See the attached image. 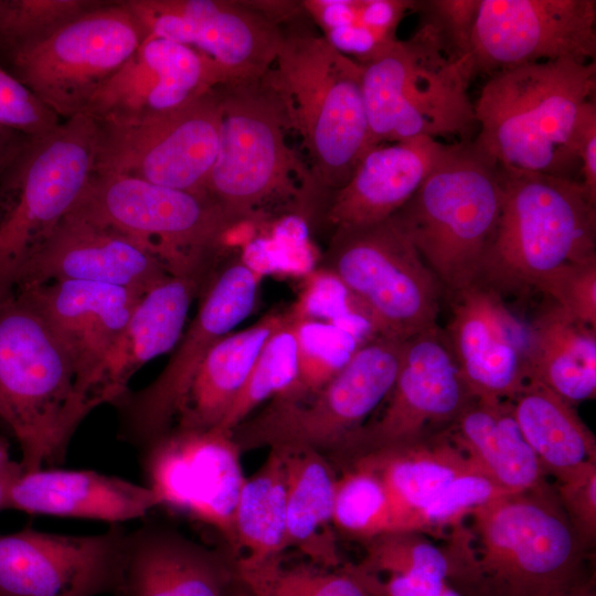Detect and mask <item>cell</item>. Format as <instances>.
I'll use <instances>...</instances> for the list:
<instances>
[{
    "instance_id": "f35d334b",
    "label": "cell",
    "mask_w": 596,
    "mask_h": 596,
    "mask_svg": "<svg viewBox=\"0 0 596 596\" xmlns=\"http://www.w3.org/2000/svg\"><path fill=\"white\" fill-rule=\"evenodd\" d=\"M298 345L294 320H287L263 348L243 390L216 428L232 432L262 403L289 391L298 377Z\"/></svg>"
},
{
    "instance_id": "816d5d0a",
    "label": "cell",
    "mask_w": 596,
    "mask_h": 596,
    "mask_svg": "<svg viewBox=\"0 0 596 596\" xmlns=\"http://www.w3.org/2000/svg\"><path fill=\"white\" fill-rule=\"evenodd\" d=\"M22 470L20 462L10 457L8 439L0 435V511L4 510L9 485Z\"/></svg>"
},
{
    "instance_id": "8fae6325",
    "label": "cell",
    "mask_w": 596,
    "mask_h": 596,
    "mask_svg": "<svg viewBox=\"0 0 596 596\" xmlns=\"http://www.w3.org/2000/svg\"><path fill=\"white\" fill-rule=\"evenodd\" d=\"M142 244L170 273L219 265L235 223L210 196L121 174L94 173L71 211Z\"/></svg>"
},
{
    "instance_id": "9f6ffc18",
    "label": "cell",
    "mask_w": 596,
    "mask_h": 596,
    "mask_svg": "<svg viewBox=\"0 0 596 596\" xmlns=\"http://www.w3.org/2000/svg\"><path fill=\"white\" fill-rule=\"evenodd\" d=\"M230 596H252V595L247 592V593H236V594L232 593Z\"/></svg>"
},
{
    "instance_id": "ac0fdd59",
    "label": "cell",
    "mask_w": 596,
    "mask_h": 596,
    "mask_svg": "<svg viewBox=\"0 0 596 596\" xmlns=\"http://www.w3.org/2000/svg\"><path fill=\"white\" fill-rule=\"evenodd\" d=\"M595 0H480L471 41L473 77L519 65L595 61Z\"/></svg>"
},
{
    "instance_id": "7a4b0ae2",
    "label": "cell",
    "mask_w": 596,
    "mask_h": 596,
    "mask_svg": "<svg viewBox=\"0 0 596 596\" xmlns=\"http://www.w3.org/2000/svg\"><path fill=\"white\" fill-rule=\"evenodd\" d=\"M595 92V61H545L492 73L473 103L472 143L499 169L581 181L576 131Z\"/></svg>"
},
{
    "instance_id": "836d02e7",
    "label": "cell",
    "mask_w": 596,
    "mask_h": 596,
    "mask_svg": "<svg viewBox=\"0 0 596 596\" xmlns=\"http://www.w3.org/2000/svg\"><path fill=\"white\" fill-rule=\"evenodd\" d=\"M525 441L546 472L557 476L596 460V440L574 405L536 382L509 401Z\"/></svg>"
},
{
    "instance_id": "ab89813d",
    "label": "cell",
    "mask_w": 596,
    "mask_h": 596,
    "mask_svg": "<svg viewBox=\"0 0 596 596\" xmlns=\"http://www.w3.org/2000/svg\"><path fill=\"white\" fill-rule=\"evenodd\" d=\"M292 320L298 345V377L289 391L278 396L301 398L328 383L364 344L333 323Z\"/></svg>"
},
{
    "instance_id": "ee69618b",
    "label": "cell",
    "mask_w": 596,
    "mask_h": 596,
    "mask_svg": "<svg viewBox=\"0 0 596 596\" xmlns=\"http://www.w3.org/2000/svg\"><path fill=\"white\" fill-rule=\"evenodd\" d=\"M100 0H0V40L10 52L36 42Z\"/></svg>"
},
{
    "instance_id": "db71d44e",
    "label": "cell",
    "mask_w": 596,
    "mask_h": 596,
    "mask_svg": "<svg viewBox=\"0 0 596 596\" xmlns=\"http://www.w3.org/2000/svg\"><path fill=\"white\" fill-rule=\"evenodd\" d=\"M440 596H464V595L457 592L450 585H448V587L445 589V592Z\"/></svg>"
},
{
    "instance_id": "52a82bcc",
    "label": "cell",
    "mask_w": 596,
    "mask_h": 596,
    "mask_svg": "<svg viewBox=\"0 0 596 596\" xmlns=\"http://www.w3.org/2000/svg\"><path fill=\"white\" fill-rule=\"evenodd\" d=\"M97 125L78 114L11 152L0 175V299L94 174Z\"/></svg>"
},
{
    "instance_id": "f5cc1de1",
    "label": "cell",
    "mask_w": 596,
    "mask_h": 596,
    "mask_svg": "<svg viewBox=\"0 0 596 596\" xmlns=\"http://www.w3.org/2000/svg\"><path fill=\"white\" fill-rule=\"evenodd\" d=\"M557 596H595L590 583Z\"/></svg>"
},
{
    "instance_id": "9c48e42d",
    "label": "cell",
    "mask_w": 596,
    "mask_h": 596,
    "mask_svg": "<svg viewBox=\"0 0 596 596\" xmlns=\"http://www.w3.org/2000/svg\"><path fill=\"white\" fill-rule=\"evenodd\" d=\"M472 78L469 61L449 57L418 30L395 41L362 65L371 148L418 137L470 140L477 127Z\"/></svg>"
},
{
    "instance_id": "f546056e",
    "label": "cell",
    "mask_w": 596,
    "mask_h": 596,
    "mask_svg": "<svg viewBox=\"0 0 596 596\" xmlns=\"http://www.w3.org/2000/svg\"><path fill=\"white\" fill-rule=\"evenodd\" d=\"M445 430L508 492H523L545 483L546 471L521 434L509 401L473 398Z\"/></svg>"
},
{
    "instance_id": "7c38bea8",
    "label": "cell",
    "mask_w": 596,
    "mask_h": 596,
    "mask_svg": "<svg viewBox=\"0 0 596 596\" xmlns=\"http://www.w3.org/2000/svg\"><path fill=\"white\" fill-rule=\"evenodd\" d=\"M323 260L366 308L380 337L406 341L438 327L441 285L393 216L334 228Z\"/></svg>"
},
{
    "instance_id": "681fc988",
    "label": "cell",
    "mask_w": 596,
    "mask_h": 596,
    "mask_svg": "<svg viewBox=\"0 0 596 596\" xmlns=\"http://www.w3.org/2000/svg\"><path fill=\"white\" fill-rule=\"evenodd\" d=\"M576 152L579 161V179L596 202V103L589 100L583 108L576 131Z\"/></svg>"
},
{
    "instance_id": "d590c367",
    "label": "cell",
    "mask_w": 596,
    "mask_h": 596,
    "mask_svg": "<svg viewBox=\"0 0 596 596\" xmlns=\"http://www.w3.org/2000/svg\"><path fill=\"white\" fill-rule=\"evenodd\" d=\"M287 476L285 453L270 448L266 460L242 486L235 514L236 549L251 562L286 550Z\"/></svg>"
},
{
    "instance_id": "d6986e66",
    "label": "cell",
    "mask_w": 596,
    "mask_h": 596,
    "mask_svg": "<svg viewBox=\"0 0 596 596\" xmlns=\"http://www.w3.org/2000/svg\"><path fill=\"white\" fill-rule=\"evenodd\" d=\"M143 28L213 60L230 84L263 78L273 67L284 30L251 1L124 0Z\"/></svg>"
},
{
    "instance_id": "603a6c76",
    "label": "cell",
    "mask_w": 596,
    "mask_h": 596,
    "mask_svg": "<svg viewBox=\"0 0 596 596\" xmlns=\"http://www.w3.org/2000/svg\"><path fill=\"white\" fill-rule=\"evenodd\" d=\"M170 273L134 238L70 212L29 257L15 288L82 280L146 292Z\"/></svg>"
},
{
    "instance_id": "7bdbcfd3",
    "label": "cell",
    "mask_w": 596,
    "mask_h": 596,
    "mask_svg": "<svg viewBox=\"0 0 596 596\" xmlns=\"http://www.w3.org/2000/svg\"><path fill=\"white\" fill-rule=\"evenodd\" d=\"M509 493L479 469L465 472L415 513L407 531L433 535L446 528L454 529L479 507Z\"/></svg>"
},
{
    "instance_id": "d4e9b609",
    "label": "cell",
    "mask_w": 596,
    "mask_h": 596,
    "mask_svg": "<svg viewBox=\"0 0 596 596\" xmlns=\"http://www.w3.org/2000/svg\"><path fill=\"white\" fill-rule=\"evenodd\" d=\"M216 267L171 273L139 298L88 385L85 401L91 412L103 404L115 405L140 368L177 347L190 307Z\"/></svg>"
},
{
    "instance_id": "30bf717a",
    "label": "cell",
    "mask_w": 596,
    "mask_h": 596,
    "mask_svg": "<svg viewBox=\"0 0 596 596\" xmlns=\"http://www.w3.org/2000/svg\"><path fill=\"white\" fill-rule=\"evenodd\" d=\"M405 341L377 337L315 393L276 396L233 430L240 451L262 447L315 450L324 456L366 423L395 382Z\"/></svg>"
},
{
    "instance_id": "ffe728a7",
    "label": "cell",
    "mask_w": 596,
    "mask_h": 596,
    "mask_svg": "<svg viewBox=\"0 0 596 596\" xmlns=\"http://www.w3.org/2000/svg\"><path fill=\"white\" fill-rule=\"evenodd\" d=\"M126 534L119 524L93 535L0 534V596H118Z\"/></svg>"
},
{
    "instance_id": "8d00e7d4",
    "label": "cell",
    "mask_w": 596,
    "mask_h": 596,
    "mask_svg": "<svg viewBox=\"0 0 596 596\" xmlns=\"http://www.w3.org/2000/svg\"><path fill=\"white\" fill-rule=\"evenodd\" d=\"M237 575L252 596H381L380 578L352 564L327 568L283 554L256 562L240 556Z\"/></svg>"
},
{
    "instance_id": "4316f807",
    "label": "cell",
    "mask_w": 596,
    "mask_h": 596,
    "mask_svg": "<svg viewBox=\"0 0 596 596\" xmlns=\"http://www.w3.org/2000/svg\"><path fill=\"white\" fill-rule=\"evenodd\" d=\"M160 507L146 485L95 470H22L9 485L4 510L53 515L110 525L146 517Z\"/></svg>"
},
{
    "instance_id": "e575fe53",
    "label": "cell",
    "mask_w": 596,
    "mask_h": 596,
    "mask_svg": "<svg viewBox=\"0 0 596 596\" xmlns=\"http://www.w3.org/2000/svg\"><path fill=\"white\" fill-rule=\"evenodd\" d=\"M301 7L341 54L366 64L397 41L401 21L416 0H305Z\"/></svg>"
},
{
    "instance_id": "7dc6e473",
    "label": "cell",
    "mask_w": 596,
    "mask_h": 596,
    "mask_svg": "<svg viewBox=\"0 0 596 596\" xmlns=\"http://www.w3.org/2000/svg\"><path fill=\"white\" fill-rule=\"evenodd\" d=\"M61 121L14 75L0 68V129L32 137L52 130Z\"/></svg>"
},
{
    "instance_id": "1f68e13d",
    "label": "cell",
    "mask_w": 596,
    "mask_h": 596,
    "mask_svg": "<svg viewBox=\"0 0 596 596\" xmlns=\"http://www.w3.org/2000/svg\"><path fill=\"white\" fill-rule=\"evenodd\" d=\"M528 331V382L542 384L573 405L595 398L596 329L554 302Z\"/></svg>"
},
{
    "instance_id": "60d3db41",
    "label": "cell",
    "mask_w": 596,
    "mask_h": 596,
    "mask_svg": "<svg viewBox=\"0 0 596 596\" xmlns=\"http://www.w3.org/2000/svg\"><path fill=\"white\" fill-rule=\"evenodd\" d=\"M288 312L295 320L333 323L350 332L362 344L379 337L366 308L333 273L323 267L308 276Z\"/></svg>"
},
{
    "instance_id": "f6af8a7d",
    "label": "cell",
    "mask_w": 596,
    "mask_h": 596,
    "mask_svg": "<svg viewBox=\"0 0 596 596\" xmlns=\"http://www.w3.org/2000/svg\"><path fill=\"white\" fill-rule=\"evenodd\" d=\"M480 0H416V30L449 57L471 63V41Z\"/></svg>"
},
{
    "instance_id": "44dd1931",
    "label": "cell",
    "mask_w": 596,
    "mask_h": 596,
    "mask_svg": "<svg viewBox=\"0 0 596 596\" xmlns=\"http://www.w3.org/2000/svg\"><path fill=\"white\" fill-rule=\"evenodd\" d=\"M226 84V74L209 56L147 34L82 114L97 123L139 121L177 109Z\"/></svg>"
},
{
    "instance_id": "7402d4cb",
    "label": "cell",
    "mask_w": 596,
    "mask_h": 596,
    "mask_svg": "<svg viewBox=\"0 0 596 596\" xmlns=\"http://www.w3.org/2000/svg\"><path fill=\"white\" fill-rule=\"evenodd\" d=\"M444 333L473 398L510 401L526 384L529 331L496 289L477 281L453 292Z\"/></svg>"
},
{
    "instance_id": "484cf974",
    "label": "cell",
    "mask_w": 596,
    "mask_h": 596,
    "mask_svg": "<svg viewBox=\"0 0 596 596\" xmlns=\"http://www.w3.org/2000/svg\"><path fill=\"white\" fill-rule=\"evenodd\" d=\"M17 290L31 299L67 348L75 366L77 393L89 414L85 401L88 385L145 292L82 280Z\"/></svg>"
},
{
    "instance_id": "2e32d148",
    "label": "cell",
    "mask_w": 596,
    "mask_h": 596,
    "mask_svg": "<svg viewBox=\"0 0 596 596\" xmlns=\"http://www.w3.org/2000/svg\"><path fill=\"white\" fill-rule=\"evenodd\" d=\"M379 417L326 457L341 470L364 456L406 445L447 426L473 400L439 327L405 341L401 365ZM446 427V428H447Z\"/></svg>"
},
{
    "instance_id": "f1b7e54d",
    "label": "cell",
    "mask_w": 596,
    "mask_h": 596,
    "mask_svg": "<svg viewBox=\"0 0 596 596\" xmlns=\"http://www.w3.org/2000/svg\"><path fill=\"white\" fill-rule=\"evenodd\" d=\"M287 318L288 310H273L254 324L232 331L215 342L193 375L172 429L207 430L219 427L243 390L266 342Z\"/></svg>"
},
{
    "instance_id": "5b68a950",
    "label": "cell",
    "mask_w": 596,
    "mask_h": 596,
    "mask_svg": "<svg viewBox=\"0 0 596 596\" xmlns=\"http://www.w3.org/2000/svg\"><path fill=\"white\" fill-rule=\"evenodd\" d=\"M499 174L501 210L478 281L500 294L538 290L561 267L596 260V202L581 181Z\"/></svg>"
},
{
    "instance_id": "f907efd6",
    "label": "cell",
    "mask_w": 596,
    "mask_h": 596,
    "mask_svg": "<svg viewBox=\"0 0 596 596\" xmlns=\"http://www.w3.org/2000/svg\"><path fill=\"white\" fill-rule=\"evenodd\" d=\"M448 582L430 574L391 575L380 579L381 596H440Z\"/></svg>"
},
{
    "instance_id": "e0dca14e",
    "label": "cell",
    "mask_w": 596,
    "mask_h": 596,
    "mask_svg": "<svg viewBox=\"0 0 596 596\" xmlns=\"http://www.w3.org/2000/svg\"><path fill=\"white\" fill-rule=\"evenodd\" d=\"M142 449L147 486L160 507L213 528L241 555L234 514L245 478L232 432L172 429Z\"/></svg>"
},
{
    "instance_id": "9a60e30c",
    "label": "cell",
    "mask_w": 596,
    "mask_h": 596,
    "mask_svg": "<svg viewBox=\"0 0 596 596\" xmlns=\"http://www.w3.org/2000/svg\"><path fill=\"white\" fill-rule=\"evenodd\" d=\"M219 88L143 120L95 121L94 173L121 174L205 194L219 149L222 116Z\"/></svg>"
},
{
    "instance_id": "6da1fadb",
    "label": "cell",
    "mask_w": 596,
    "mask_h": 596,
    "mask_svg": "<svg viewBox=\"0 0 596 596\" xmlns=\"http://www.w3.org/2000/svg\"><path fill=\"white\" fill-rule=\"evenodd\" d=\"M454 528L449 585L464 596H557L586 585V549L546 483L504 494Z\"/></svg>"
},
{
    "instance_id": "83f0119b",
    "label": "cell",
    "mask_w": 596,
    "mask_h": 596,
    "mask_svg": "<svg viewBox=\"0 0 596 596\" xmlns=\"http://www.w3.org/2000/svg\"><path fill=\"white\" fill-rule=\"evenodd\" d=\"M448 145L428 137L370 148L324 210L334 228L374 224L393 216L416 192Z\"/></svg>"
},
{
    "instance_id": "74e56055",
    "label": "cell",
    "mask_w": 596,
    "mask_h": 596,
    "mask_svg": "<svg viewBox=\"0 0 596 596\" xmlns=\"http://www.w3.org/2000/svg\"><path fill=\"white\" fill-rule=\"evenodd\" d=\"M333 528L340 535L362 543L397 532L395 511L382 479L360 461L343 468L337 478Z\"/></svg>"
},
{
    "instance_id": "cb8c5ba5",
    "label": "cell",
    "mask_w": 596,
    "mask_h": 596,
    "mask_svg": "<svg viewBox=\"0 0 596 596\" xmlns=\"http://www.w3.org/2000/svg\"><path fill=\"white\" fill-rule=\"evenodd\" d=\"M240 555L210 549L178 530L145 523L127 531L118 596H230Z\"/></svg>"
},
{
    "instance_id": "5bb4252c",
    "label": "cell",
    "mask_w": 596,
    "mask_h": 596,
    "mask_svg": "<svg viewBox=\"0 0 596 596\" xmlns=\"http://www.w3.org/2000/svg\"><path fill=\"white\" fill-rule=\"evenodd\" d=\"M262 274L235 257L217 265L199 298L196 313L160 374L138 392H127L115 406L121 436L145 447L174 425L193 375L207 351L253 311Z\"/></svg>"
},
{
    "instance_id": "4fadbf2b",
    "label": "cell",
    "mask_w": 596,
    "mask_h": 596,
    "mask_svg": "<svg viewBox=\"0 0 596 596\" xmlns=\"http://www.w3.org/2000/svg\"><path fill=\"white\" fill-rule=\"evenodd\" d=\"M146 32L121 1L99 4L12 52L14 76L62 120L82 114Z\"/></svg>"
},
{
    "instance_id": "c3c4849f",
    "label": "cell",
    "mask_w": 596,
    "mask_h": 596,
    "mask_svg": "<svg viewBox=\"0 0 596 596\" xmlns=\"http://www.w3.org/2000/svg\"><path fill=\"white\" fill-rule=\"evenodd\" d=\"M538 290L578 321L596 329V260L561 267Z\"/></svg>"
},
{
    "instance_id": "b9f144b4",
    "label": "cell",
    "mask_w": 596,
    "mask_h": 596,
    "mask_svg": "<svg viewBox=\"0 0 596 596\" xmlns=\"http://www.w3.org/2000/svg\"><path fill=\"white\" fill-rule=\"evenodd\" d=\"M365 554L356 566L366 574H430L447 582L453 575V561L447 547H439L418 532H390L363 543Z\"/></svg>"
},
{
    "instance_id": "8992f818",
    "label": "cell",
    "mask_w": 596,
    "mask_h": 596,
    "mask_svg": "<svg viewBox=\"0 0 596 596\" xmlns=\"http://www.w3.org/2000/svg\"><path fill=\"white\" fill-rule=\"evenodd\" d=\"M501 202L498 167L467 140L448 145L393 217L440 285L456 292L478 281Z\"/></svg>"
},
{
    "instance_id": "3957f363",
    "label": "cell",
    "mask_w": 596,
    "mask_h": 596,
    "mask_svg": "<svg viewBox=\"0 0 596 596\" xmlns=\"http://www.w3.org/2000/svg\"><path fill=\"white\" fill-rule=\"evenodd\" d=\"M264 78L280 96L308 152L313 206L324 200L326 210L371 148L362 65L321 34L294 26L284 31Z\"/></svg>"
},
{
    "instance_id": "bcb514c9",
    "label": "cell",
    "mask_w": 596,
    "mask_h": 596,
    "mask_svg": "<svg viewBox=\"0 0 596 596\" xmlns=\"http://www.w3.org/2000/svg\"><path fill=\"white\" fill-rule=\"evenodd\" d=\"M556 497L582 545L596 538V460H588L555 476Z\"/></svg>"
},
{
    "instance_id": "d6a6232c",
    "label": "cell",
    "mask_w": 596,
    "mask_h": 596,
    "mask_svg": "<svg viewBox=\"0 0 596 596\" xmlns=\"http://www.w3.org/2000/svg\"><path fill=\"white\" fill-rule=\"evenodd\" d=\"M283 450L287 476L286 550L295 547L307 561L322 567H340L333 528L338 478L334 467L315 450Z\"/></svg>"
},
{
    "instance_id": "11a10c76",
    "label": "cell",
    "mask_w": 596,
    "mask_h": 596,
    "mask_svg": "<svg viewBox=\"0 0 596 596\" xmlns=\"http://www.w3.org/2000/svg\"><path fill=\"white\" fill-rule=\"evenodd\" d=\"M0 130H3V129H0ZM11 152H9L8 155L4 156V153L1 152V149H0V175L4 169V166L10 157Z\"/></svg>"
},
{
    "instance_id": "4dcf8cb0",
    "label": "cell",
    "mask_w": 596,
    "mask_h": 596,
    "mask_svg": "<svg viewBox=\"0 0 596 596\" xmlns=\"http://www.w3.org/2000/svg\"><path fill=\"white\" fill-rule=\"evenodd\" d=\"M354 461L369 466L382 479L395 511L397 532L407 531L415 513L451 480L481 470L446 430Z\"/></svg>"
},
{
    "instance_id": "ba28073f",
    "label": "cell",
    "mask_w": 596,
    "mask_h": 596,
    "mask_svg": "<svg viewBox=\"0 0 596 596\" xmlns=\"http://www.w3.org/2000/svg\"><path fill=\"white\" fill-rule=\"evenodd\" d=\"M221 127L217 155L205 183L210 196L235 223L253 216L258 207L292 198L312 206L309 169L286 141L291 128L285 105L263 77L219 88Z\"/></svg>"
},
{
    "instance_id": "277c9868",
    "label": "cell",
    "mask_w": 596,
    "mask_h": 596,
    "mask_svg": "<svg viewBox=\"0 0 596 596\" xmlns=\"http://www.w3.org/2000/svg\"><path fill=\"white\" fill-rule=\"evenodd\" d=\"M88 415L72 356L31 299H0V422L21 449L24 471L53 467Z\"/></svg>"
}]
</instances>
